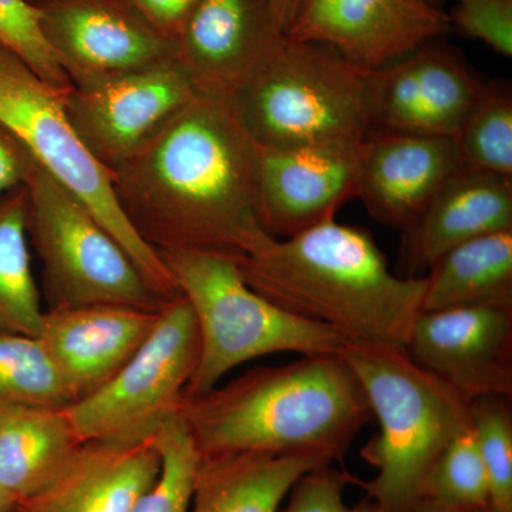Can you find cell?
<instances>
[{"instance_id":"6da1fadb","label":"cell","mask_w":512,"mask_h":512,"mask_svg":"<svg viewBox=\"0 0 512 512\" xmlns=\"http://www.w3.org/2000/svg\"><path fill=\"white\" fill-rule=\"evenodd\" d=\"M111 180L127 220L154 251L239 256L264 232L259 146L231 99L198 93Z\"/></svg>"},{"instance_id":"7a4b0ae2","label":"cell","mask_w":512,"mask_h":512,"mask_svg":"<svg viewBox=\"0 0 512 512\" xmlns=\"http://www.w3.org/2000/svg\"><path fill=\"white\" fill-rule=\"evenodd\" d=\"M235 261L249 288L348 342L406 349L423 312L426 276L393 274L369 231L336 220L285 239L261 232Z\"/></svg>"},{"instance_id":"3957f363","label":"cell","mask_w":512,"mask_h":512,"mask_svg":"<svg viewBox=\"0 0 512 512\" xmlns=\"http://www.w3.org/2000/svg\"><path fill=\"white\" fill-rule=\"evenodd\" d=\"M180 414L202 457L254 453L342 461L373 419L365 390L340 355L302 356L247 370L184 397Z\"/></svg>"},{"instance_id":"277c9868","label":"cell","mask_w":512,"mask_h":512,"mask_svg":"<svg viewBox=\"0 0 512 512\" xmlns=\"http://www.w3.org/2000/svg\"><path fill=\"white\" fill-rule=\"evenodd\" d=\"M365 390L379 433L362 448L375 467L356 485L380 512H412L431 468L473 426L470 402L397 346L346 342L340 352Z\"/></svg>"},{"instance_id":"5b68a950","label":"cell","mask_w":512,"mask_h":512,"mask_svg":"<svg viewBox=\"0 0 512 512\" xmlns=\"http://www.w3.org/2000/svg\"><path fill=\"white\" fill-rule=\"evenodd\" d=\"M372 73L329 47L285 37L231 100L258 146H360L375 131Z\"/></svg>"},{"instance_id":"8992f818","label":"cell","mask_w":512,"mask_h":512,"mask_svg":"<svg viewBox=\"0 0 512 512\" xmlns=\"http://www.w3.org/2000/svg\"><path fill=\"white\" fill-rule=\"evenodd\" d=\"M158 255L190 303L200 332V360L184 397L214 389L249 360L288 352L340 355L348 342L329 326L292 315L249 288L235 256L194 249Z\"/></svg>"},{"instance_id":"52a82bcc","label":"cell","mask_w":512,"mask_h":512,"mask_svg":"<svg viewBox=\"0 0 512 512\" xmlns=\"http://www.w3.org/2000/svg\"><path fill=\"white\" fill-rule=\"evenodd\" d=\"M66 96L0 45V121L23 141L42 170L93 212L163 301L181 296L163 259L121 210L109 170L77 134L67 116Z\"/></svg>"},{"instance_id":"ba28073f","label":"cell","mask_w":512,"mask_h":512,"mask_svg":"<svg viewBox=\"0 0 512 512\" xmlns=\"http://www.w3.org/2000/svg\"><path fill=\"white\" fill-rule=\"evenodd\" d=\"M26 188L28 237L42 261L47 311L90 305L158 311L167 302L93 212L55 178L37 167Z\"/></svg>"},{"instance_id":"9c48e42d","label":"cell","mask_w":512,"mask_h":512,"mask_svg":"<svg viewBox=\"0 0 512 512\" xmlns=\"http://www.w3.org/2000/svg\"><path fill=\"white\" fill-rule=\"evenodd\" d=\"M200 360V332L183 295L164 302L140 349L97 392L64 409L79 439L113 444L153 441L180 412Z\"/></svg>"},{"instance_id":"30bf717a","label":"cell","mask_w":512,"mask_h":512,"mask_svg":"<svg viewBox=\"0 0 512 512\" xmlns=\"http://www.w3.org/2000/svg\"><path fill=\"white\" fill-rule=\"evenodd\" d=\"M197 94L174 56L144 69L73 86L64 104L83 143L111 174Z\"/></svg>"},{"instance_id":"8fae6325","label":"cell","mask_w":512,"mask_h":512,"mask_svg":"<svg viewBox=\"0 0 512 512\" xmlns=\"http://www.w3.org/2000/svg\"><path fill=\"white\" fill-rule=\"evenodd\" d=\"M485 86L463 57L430 40L372 73L375 130L454 138Z\"/></svg>"},{"instance_id":"7c38bea8","label":"cell","mask_w":512,"mask_h":512,"mask_svg":"<svg viewBox=\"0 0 512 512\" xmlns=\"http://www.w3.org/2000/svg\"><path fill=\"white\" fill-rule=\"evenodd\" d=\"M450 29L447 13L426 0H305L286 37L375 72Z\"/></svg>"},{"instance_id":"4fadbf2b","label":"cell","mask_w":512,"mask_h":512,"mask_svg":"<svg viewBox=\"0 0 512 512\" xmlns=\"http://www.w3.org/2000/svg\"><path fill=\"white\" fill-rule=\"evenodd\" d=\"M46 39L73 86L144 69L175 56V43L124 0H45Z\"/></svg>"},{"instance_id":"5bb4252c","label":"cell","mask_w":512,"mask_h":512,"mask_svg":"<svg viewBox=\"0 0 512 512\" xmlns=\"http://www.w3.org/2000/svg\"><path fill=\"white\" fill-rule=\"evenodd\" d=\"M271 0H198L175 39L195 90L232 99L285 40Z\"/></svg>"},{"instance_id":"9a60e30c","label":"cell","mask_w":512,"mask_h":512,"mask_svg":"<svg viewBox=\"0 0 512 512\" xmlns=\"http://www.w3.org/2000/svg\"><path fill=\"white\" fill-rule=\"evenodd\" d=\"M406 352L468 402L493 394L512 397V308L421 312Z\"/></svg>"},{"instance_id":"2e32d148","label":"cell","mask_w":512,"mask_h":512,"mask_svg":"<svg viewBox=\"0 0 512 512\" xmlns=\"http://www.w3.org/2000/svg\"><path fill=\"white\" fill-rule=\"evenodd\" d=\"M360 146H259L258 217L266 234L291 238L335 220L356 198Z\"/></svg>"},{"instance_id":"e0dca14e","label":"cell","mask_w":512,"mask_h":512,"mask_svg":"<svg viewBox=\"0 0 512 512\" xmlns=\"http://www.w3.org/2000/svg\"><path fill=\"white\" fill-rule=\"evenodd\" d=\"M461 168L454 138L375 130L360 146L356 198L380 224L406 232Z\"/></svg>"},{"instance_id":"ac0fdd59","label":"cell","mask_w":512,"mask_h":512,"mask_svg":"<svg viewBox=\"0 0 512 512\" xmlns=\"http://www.w3.org/2000/svg\"><path fill=\"white\" fill-rule=\"evenodd\" d=\"M160 309L90 305L45 311L37 338L72 404L97 392L126 365L150 335Z\"/></svg>"},{"instance_id":"d6986e66","label":"cell","mask_w":512,"mask_h":512,"mask_svg":"<svg viewBox=\"0 0 512 512\" xmlns=\"http://www.w3.org/2000/svg\"><path fill=\"white\" fill-rule=\"evenodd\" d=\"M501 231H512V178L461 168L403 232L400 276L423 278L451 249Z\"/></svg>"},{"instance_id":"ffe728a7","label":"cell","mask_w":512,"mask_h":512,"mask_svg":"<svg viewBox=\"0 0 512 512\" xmlns=\"http://www.w3.org/2000/svg\"><path fill=\"white\" fill-rule=\"evenodd\" d=\"M160 474L153 441H86L66 468L15 512H134Z\"/></svg>"},{"instance_id":"44dd1931","label":"cell","mask_w":512,"mask_h":512,"mask_svg":"<svg viewBox=\"0 0 512 512\" xmlns=\"http://www.w3.org/2000/svg\"><path fill=\"white\" fill-rule=\"evenodd\" d=\"M325 466L315 457L201 456L188 512H279L293 484Z\"/></svg>"},{"instance_id":"7402d4cb","label":"cell","mask_w":512,"mask_h":512,"mask_svg":"<svg viewBox=\"0 0 512 512\" xmlns=\"http://www.w3.org/2000/svg\"><path fill=\"white\" fill-rule=\"evenodd\" d=\"M82 444L64 409L0 410V487L16 504L28 500L62 473Z\"/></svg>"},{"instance_id":"603a6c76","label":"cell","mask_w":512,"mask_h":512,"mask_svg":"<svg viewBox=\"0 0 512 512\" xmlns=\"http://www.w3.org/2000/svg\"><path fill=\"white\" fill-rule=\"evenodd\" d=\"M468 306L512 308V231L458 245L427 272L423 312Z\"/></svg>"},{"instance_id":"cb8c5ba5","label":"cell","mask_w":512,"mask_h":512,"mask_svg":"<svg viewBox=\"0 0 512 512\" xmlns=\"http://www.w3.org/2000/svg\"><path fill=\"white\" fill-rule=\"evenodd\" d=\"M28 188L0 194V332L37 338L45 311L28 245Z\"/></svg>"},{"instance_id":"d4e9b609","label":"cell","mask_w":512,"mask_h":512,"mask_svg":"<svg viewBox=\"0 0 512 512\" xmlns=\"http://www.w3.org/2000/svg\"><path fill=\"white\" fill-rule=\"evenodd\" d=\"M454 140L463 168L512 178L510 84L487 82Z\"/></svg>"},{"instance_id":"484cf974","label":"cell","mask_w":512,"mask_h":512,"mask_svg":"<svg viewBox=\"0 0 512 512\" xmlns=\"http://www.w3.org/2000/svg\"><path fill=\"white\" fill-rule=\"evenodd\" d=\"M72 404L39 338L0 332V410Z\"/></svg>"},{"instance_id":"4316f807","label":"cell","mask_w":512,"mask_h":512,"mask_svg":"<svg viewBox=\"0 0 512 512\" xmlns=\"http://www.w3.org/2000/svg\"><path fill=\"white\" fill-rule=\"evenodd\" d=\"M417 504L441 510H488V481L474 427L458 434L431 468Z\"/></svg>"},{"instance_id":"83f0119b","label":"cell","mask_w":512,"mask_h":512,"mask_svg":"<svg viewBox=\"0 0 512 512\" xmlns=\"http://www.w3.org/2000/svg\"><path fill=\"white\" fill-rule=\"evenodd\" d=\"M153 443L160 456V474L134 512H188L201 454L180 412L164 421Z\"/></svg>"},{"instance_id":"f1b7e54d","label":"cell","mask_w":512,"mask_h":512,"mask_svg":"<svg viewBox=\"0 0 512 512\" xmlns=\"http://www.w3.org/2000/svg\"><path fill=\"white\" fill-rule=\"evenodd\" d=\"M512 397L481 396L470 412L488 481V512H512Z\"/></svg>"},{"instance_id":"f546056e","label":"cell","mask_w":512,"mask_h":512,"mask_svg":"<svg viewBox=\"0 0 512 512\" xmlns=\"http://www.w3.org/2000/svg\"><path fill=\"white\" fill-rule=\"evenodd\" d=\"M0 45L22 60L43 82L64 94L73 89L62 60L46 39L42 12L30 0H0Z\"/></svg>"},{"instance_id":"4dcf8cb0","label":"cell","mask_w":512,"mask_h":512,"mask_svg":"<svg viewBox=\"0 0 512 512\" xmlns=\"http://www.w3.org/2000/svg\"><path fill=\"white\" fill-rule=\"evenodd\" d=\"M355 477L332 466L303 474L289 491L288 504L279 512H380L369 498L356 505L345 501V488Z\"/></svg>"},{"instance_id":"1f68e13d","label":"cell","mask_w":512,"mask_h":512,"mask_svg":"<svg viewBox=\"0 0 512 512\" xmlns=\"http://www.w3.org/2000/svg\"><path fill=\"white\" fill-rule=\"evenodd\" d=\"M451 28L504 57L512 56V0H454Z\"/></svg>"},{"instance_id":"d6a6232c","label":"cell","mask_w":512,"mask_h":512,"mask_svg":"<svg viewBox=\"0 0 512 512\" xmlns=\"http://www.w3.org/2000/svg\"><path fill=\"white\" fill-rule=\"evenodd\" d=\"M37 167L29 148L0 121V194L28 184Z\"/></svg>"},{"instance_id":"836d02e7","label":"cell","mask_w":512,"mask_h":512,"mask_svg":"<svg viewBox=\"0 0 512 512\" xmlns=\"http://www.w3.org/2000/svg\"><path fill=\"white\" fill-rule=\"evenodd\" d=\"M148 25L168 39H177L198 0H124Z\"/></svg>"},{"instance_id":"e575fe53","label":"cell","mask_w":512,"mask_h":512,"mask_svg":"<svg viewBox=\"0 0 512 512\" xmlns=\"http://www.w3.org/2000/svg\"><path fill=\"white\" fill-rule=\"evenodd\" d=\"M305 0H271L272 12L278 25L284 30L285 35L291 28L293 20L298 16Z\"/></svg>"},{"instance_id":"d590c367","label":"cell","mask_w":512,"mask_h":512,"mask_svg":"<svg viewBox=\"0 0 512 512\" xmlns=\"http://www.w3.org/2000/svg\"><path fill=\"white\" fill-rule=\"evenodd\" d=\"M16 503L0 487V512H15Z\"/></svg>"},{"instance_id":"8d00e7d4","label":"cell","mask_w":512,"mask_h":512,"mask_svg":"<svg viewBox=\"0 0 512 512\" xmlns=\"http://www.w3.org/2000/svg\"><path fill=\"white\" fill-rule=\"evenodd\" d=\"M412 512H488V510H470V511H460V510H441V508L429 507V505L417 504L414 507Z\"/></svg>"},{"instance_id":"74e56055","label":"cell","mask_w":512,"mask_h":512,"mask_svg":"<svg viewBox=\"0 0 512 512\" xmlns=\"http://www.w3.org/2000/svg\"><path fill=\"white\" fill-rule=\"evenodd\" d=\"M426 2L431 3V5L439 6L440 0H426Z\"/></svg>"}]
</instances>
